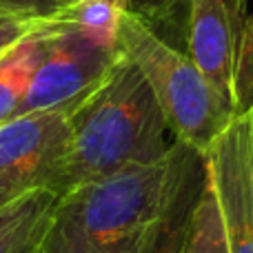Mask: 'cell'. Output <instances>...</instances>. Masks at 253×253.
Segmentation results:
<instances>
[{
	"instance_id": "obj_1",
	"label": "cell",
	"mask_w": 253,
	"mask_h": 253,
	"mask_svg": "<svg viewBox=\"0 0 253 253\" xmlns=\"http://www.w3.org/2000/svg\"><path fill=\"white\" fill-rule=\"evenodd\" d=\"M196 156L200 151L173 140L153 165L129 167L62 193L38 253H140Z\"/></svg>"
},
{
	"instance_id": "obj_2",
	"label": "cell",
	"mask_w": 253,
	"mask_h": 253,
	"mask_svg": "<svg viewBox=\"0 0 253 253\" xmlns=\"http://www.w3.org/2000/svg\"><path fill=\"white\" fill-rule=\"evenodd\" d=\"M69 142L56 193L107 178L129 167L153 165L169 153L173 140L151 87L126 56L87 98L67 114Z\"/></svg>"
},
{
	"instance_id": "obj_3",
	"label": "cell",
	"mask_w": 253,
	"mask_h": 253,
	"mask_svg": "<svg viewBox=\"0 0 253 253\" xmlns=\"http://www.w3.org/2000/svg\"><path fill=\"white\" fill-rule=\"evenodd\" d=\"M120 49L151 87L173 140L207 153L240 114L187 51L162 40L147 22L126 11Z\"/></svg>"
},
{
	"instance_id": "obj_4",
	"label": "cell",
	"mask_w": 253,
	"mask_h": 253,
	"mask_svg": "<svg viewBox=\"0 0 253 253\" xmlns=\"http://www.w3.org/2000/svg\"><path fill=\"white\" fill-rule=\"evenodd\" d=\"M184 51L240 114L249 109L253 27L247 0H189Z\"/></svg>"
},
{
	"instance_id": "obj_5",
	"label": "cell",
	"mask_w": 253,
	"mask_h": 253,
	"mask_svg": "<svg viewBox=\"0 0 253 253\" xmlns=\"http://www.w3.org/2000/svg\"><path fill=\"white\" fill-rule=\"evenodd\" d=\"M120 56V44L100 42L60 18L53 20L44 31L42 58L16 118L76 107L105 80Z\"/></svg>"
},
{
	"instance_id": "obj_6",
	"label": "cell",
	"mask_w": 253,
	"mask_h": 253,
	"mask_svg": "<svg viewBox=\"0 0 253 253\" xmlns=\"http://www.w3.org/2000/svg\"><path fill=\"white\" fill-rule=\"evenodd\" d=\"M69 109L27 114L0 125V207L38 189H51L69 142Z\"/></svg>"
},
{
	"instance_id": "obj_7",
	"label": "cell",
	"mask_w": 253,
	"mask_h": 253,
	"mask_svg": "<svg viewBox=\"0 0 253 253\" xmlns=\"http://www.w3.org/2000/svg\"><path fill=\"white\" fill-rule=\"evenodd\" d=\"M227 253H253V125L242 111L205 153Z\"/></svg>"
},
{
	"instance_id": "obj_8",
	"label": "cell",
	"mask_w": 253,
	"mask_h": 253,
	"mask_svg": "<svg viewBox=\"0 0 253 253\" xmlns=\"http://www.w3.org/2000/svg\"><path fill=\"white\" fill-rule=\"evenodd\" d=\"M205 182H207V162H205V153H200V156L193 158V162L182 173L173 196L169 198L165 211L158 218L156 227L151 229L140 253H182L193 207H196L198 198H200Z\"/></svg>"
},
{
	"instance_id": "obj_9",
	"label": "cell",
	"mask_w": 253,
	"mask_h": 253,
	"mask_svg": "<svg viewBox=\"0 0 253 253\" xmlns=\"http://www.w3.org/2000/svg\"><path fill=\"white\" fill-rule=\"evenodd\" d=\"M58 198L51 189H38L0 207V253H38Z\"/></svg>"
},
{
	"instance_id": "obj_10",
	"label": "cell",
	"mask_w": 253,
	"mask_h": 253,
	"mask_svg": "<svg viewBox=\"0 0 253 253\" xmlns=\"http://www.w3.org/2000/svg\"><path fill=\"white\" fill-rule=\"evenodd\" d=\"M44 31L22 40L0 58V125L16 118L36 67L44 51Z\"/></svg>"
},
{
	"instance_id": "obj_11",
	"label": "cell",
	"mask_w": 253,
	"mask_h": 253,
	"mask_svg": "<svg viewBox=\"0 0 253 253\" xmlns=\"http://www.w3.org/2000/svg\"><path fill=\"white\" fill-rule=\"evenodd\" d=\"M125 9L116 0H84L69 4L60 11V20L74 25L76 29L107 44H120Z\"/></svg>"
},
{
	"instance_id": "obj_12",
	"label": "cell",
	"mask_w": 253,
	"mask_h": 253,
	"mask_svg": "<svg viewBox=\"0 0 253 253\" xmlns=\"http://www.w3.org/2000/svg\"><path fill=\"white\" fill-rule=\"evenodd\" d=\"M182 253H227L222 218H220V209L209 178H207L200 198L193 207Z\"/></svg>"
},
{
	"instance_id": "obj_13",
	"label": "cell",
	"mask_w": 253,
	"mask_h": 253,
	"mask_svg": "<svg viewBox=\"0 0 253 253\" xmlns=\"http://www.w3.org/2000/svg\"><path fill=\"white\" fill-rule=\"evenodd\" d=\"M125 11L147 22L162 40L184 51L189 0H123Z\"/></svg>"
},
{
	"instance_id": "obj_14",
	"label": "cell",
	"mask_w": 253,
	"mask_h": 253,
	"mask_svg": "<svg viewBox=\"0 0 253 253\" xmlns=\"http://www.w3.org/2000/svg\"><path fill=\"white\" fill-rule=\"evenodd\" d=\"M58 20V18H56ZM53 20H42V18H31V16H16V13H0V58L20 44L22 40L31 38V36L40 34L47 29Z\"/></svg>"
},
{
	"instance_id": "obj_15",
	"label": "cell",
	"mask_w": 253,
	"mask_h": 253,
	"mask_svg": "<svg viewBox=\"0 0 253 253\" xmlns=\"http://www.w3.org/2000/svg\"><path fill=\"white\" fill-rule=\"evenodd\" d=\"M62 11L60 0H0V13L56 20Z\"/></svg>"
},
{
	"instance_id": "obj_16",
	"label": "cell",
	"mask_w": 253,
	"mask_h": 253,
	"mask_svg": "<svg viewBox=\"0 0 253 253\" xmlns=\"http://www.w3.org/2000/svg\"><path fill=\"white\" fill-rule=\"evenodd\" d=\"M76 2H84V0H60L62 9H65V7H69V4H76ZM116 2H120V4H123V0H116ZM123 9H125V4H123Z\"/></svg>"
},
{
	"instance_id": "obj_17",
	"label": "cell",
	"mask_w": 253,
	"mask_h": 253,
	"mask_svg": "<svg viewBox=\"0 0 253 253\" xmlns=\"http://www.w3.org/2000/svg\"><path fill=\"white\" fill-rule=\"evenodd\" d=\"M247 111H249V116H251V125H253V91H251V102H249V109H247Z\"/></svg>"
},
{
	"instance_id": "obj_18",
	"label": "cell",
	"mask_w": 253,
	"mask_h": 253,
	"mask_svg": "<svg viewBox=\"0 0 253 253\" xmlns=\"http://www.w3.org/2000/svg\"><path fill=\"white\" fill-rule=\"evenodd\" d=\"M251 27H253V13H251Z\"/></svg>"
}]
</instances>
